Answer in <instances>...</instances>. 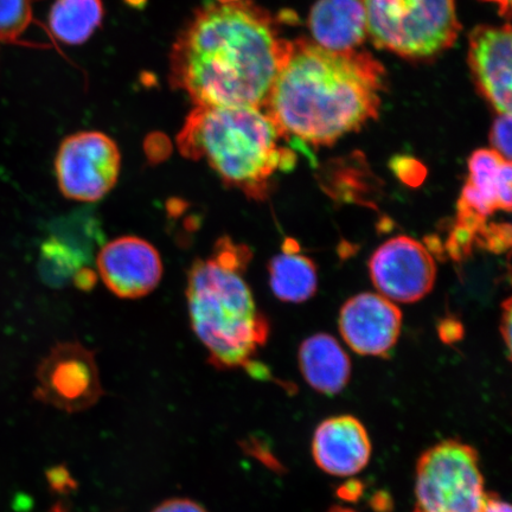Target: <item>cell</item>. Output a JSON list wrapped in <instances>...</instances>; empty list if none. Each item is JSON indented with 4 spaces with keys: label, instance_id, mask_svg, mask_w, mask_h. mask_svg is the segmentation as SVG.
I'll use <instances>...</instances> for the list:
<instances>
[{
    "label": "cell",
    "instance_id": "26",
    "mask_svg": "<svg viewBox=\"0 0 512 512\" xmlns=\"http://www.w3.org/2000/svg\"><path fill=\"white\" fill-rule=\"evenodd\" d=\"M484 512H511L510 504L503 501L501 497L494 492H488Z\"/></svg>",
    "mask_w": 512,
    "mask_h": 512
},
{
    "label": "cell",
    "instance_id": "15",
    "mask_svg": "<svg viewBox=\"0 0 512 512\" xmlns=\"http://www.w3.org/2000/svg\"><path fill=\"white\" fill-rule=\"evenodd\" d=\"M309 27L319 47L356 50L368 36L364 0H318L311 10Z\"/></svg>",
    "mask_w": 512,
    "mask_h": 512
},
{
    "label": "cell",
    "instance_id": "3",
    "mask_svg": "<svg viewBox=\"0 0 512 512\" xmlns=\"http://www.w3.org/2000/svg\"><path fill=\"white\" fill-rule=\"evenodd\" d=\"M251 259L247 246L221 238L209 258L196 260L188 274L191 328L209 362L221 370L249 366L270 334L243 278Z\"/></svg>",
    "mask_w": 512,
    "mask_h": 512
},
{
    "label": "cell",
    "instance_id": "27",
    "mask_svg": "<svg viewBox=\"0 0 512 512\" xmlns=\"http://www.w3.org/2000/svg\"><path fill=\"white\" fill-rule=\"evenodd\" d=\"M511 300L508 299L507 302L503 304V336L505 338V343H507L508 352L511 350Z\"/></svg>",
    "mask_w": 512,
    "mask_h": 512
},
{
    "label": "cell",
    "instance_id": "23",
    "mask_svg": "<svg viewBox=\"0 0 512 512\" xmlns=\"http://www.w3.org/2000/svg\"><path fill=\"white\" fill-rule=\"evenodd\" d=\"M395 171L398 172V175L403 179V182L408 184H419L422 179L419 175H425V170L419 171V163H416L415 160H409V169L407 166V158H400L398 162H396Z\"/></svg>",
    "mask_w": 512,
    "mask_h": 512
},
{
    "label": "cell",
    "instance_id": "25",
    "mask_svg": "<svg viewBox=\"0 0 512 512\" xmlns=\"http://www.w3.org/2000/svg\"><path fill=\"white\" fill-rule=\"evenodd\" d=\"M363 494V484L358 480H351V482L345 483L338 490V496L344 499V501L354 502Z\"/></svg>",
    "mask_w": 512,
    "mask_h": 512
},
{
    "label": "cell",
    "instance_id": "2",
    "mask_svg": "<svg viewBox=\"0 0 512 512\" xmlns=\"http://www.w3.org/2000/svg\"><path fill=\"white\" fill-rule=\"evenodd\" d=\"M384 74L367 51L294 41L265 111L287 140L332 145L377 118Z\"/></svg>",
    "mask_w": 512,
    "mask_h": 512
},
{
    "label": "cell",
    "instance_id": "20",
    "mask_svg": "<svg viewBox=\"0 0 512 512\" xmlns=\"http://www.w3.org/2000/svg\"><path fill=\"white\" fill-rule=\"evenodd\" d=\"M32 22L31 0H0V43L28 44L22 36Z\"/></svg>",
    "mask_w": 512,
    "mask_h": 512
},
{
    "label": "cell",
    "instance_id": "11",
    "mask_svg": "<svg viewBox=\"0 0 512 512\" xmlns=\"http://www.w3.org/2000/svg\"><path fill=\"white\" fill-rule=\"evenodd\" d=\"M402 313L392 300L362 293L344 304L339 329L349 347L363 356L387 357L398 342Z\"/></svg>",
    "mask_w": 512,
    "mask_h": 512
},
{
    "label": "cell",
    "instance_id": "16",
    "mask_svg": "<svg viewBox=\"0 0 512 512\" xmlns=\"http://www.w3.org/2000/svg\"><path fill=\"white\" fill-rule=\"evenodd\" d=\"M299 366L309 386L325 395H336L347 387L351 363L334 337L318 334L307 338L299 349Z\"/></svg>",
    "mask_w": 512,
    "mask_h": 512
},
{
    "label": "cell",
    "instance_id": "30",
    "mask_svg": "<svg viewBox=\"0 0 512 512\" xmlns=\"http://www.w3.org/2000/svg\"><path fill=\"white\" fill-rule=\"evenodd\" d=\"M328 512H357L354 509H350L347 507H341V505H336V507H332Z\"/></svg>",
    "mask_w": 512,
    "mask_h": 512
},
{
    "label": "cell",
    "instance_id": "4",
    "mask_svg": "<svg viewBox=\"0 0 512 512\" xmlns=\"http://www.w3.org/2000/svg\"><path fill=\"white\" fill-rule=\"evenodd\" d=\"M265 108L195 106L177 136L185 158L206 160L227 188L264 201L279 171H291L294 151ZM287 140V139H286Z\"/></svg>",
    "mask_w": 512,
    "mask_h": 512
},
{
    "label": "cell",
    "instance_id": "10",
    "mask_svg": "<svg viewBox=\"0 0 512 512\" xmlns=\"http://www.w3.org/2000/svg\"><path fill=\"white\" fill-rule=\"evenodd\" d=\"M96 265L108 290L124 299L147 296L163 275L157 249L137 236H121L106 243L96 256Z\"/></svg>",
    "mask_w": 512,
    "mask_h": 512
},
{
    "label": "cell",
    "instance_id": "24",
    "mask_svg": "<svg viewBox=\"0 0 512 512\" xmlns=\"http://www.w3.org/2000/svg\"><path fill=\"white\" fill-rule=\"evenodd\" d=\"M73 283L82 291H91L96 284V273L92 268H82V270L76 273Z\"/></svg>",
    "mask_w": 512,
    "mask_h": 512
},
{
    "label": "cell",
    "instance_id": "19",
    "mask_svg": "<svg viewBox=\"0 0 512 512\" xmlns=\"http://www.w3.org/2000/svg\"><path fill=\"white\" fill-rule=\"evenodd\" d=\"M91 256L69 245L59 236L51 235L40 251L41 277L49 286L60 287L73 281L76 273L88 267Z\"/></svg>",
    "mask_w": 512,
    "mask_h": 512
},
{
    "label": "cell",
    "instance_id": "22",
    "mask_svg": "<svg viewBox=\"0 0 512 512\" xmlns=\"http://www.w3.org/2000/svg\"><path fill=\"white\" fill-rule=\"evenodd\" d=\"M152 512H208L202 504L190 498H171L157 505Z\"/></svg>",
    "mask_w": 512,
    "mask_h": 512
},
{
    "label": "cell",
    "instance_id": "28",
    "mask_svg": "<svg viewBox=\"0 0 512 512\" xmlns=\"http://www.w3.org/2000/svg\"><path fill=\"white\" fill-rule=\"evenodd\" d=\"M483 2L496 3L499 8V14L510 18L511 0H483Z\"/></svg>",
    "mask_w": 512,
    "mask_h": 512
},
{
    "label": "cell",
    "instance_id": "14",
    "mask_svg": "<svg viewBox=\"0 0 512 512\" xmlns=\"http://www.w3.org/2000/svg\"><path fill=\"white\" fill-rule=\"evenodd\" d=\"M312 456L319 469L328 475H357L366 469L371 458L366 427L352 415L324 420L313 434Z\"/></svg>",
    "mask_w": 512,
    "mask_h": 512
},
{
    "label": "cell",
    "instance_id": "1",
    "mask_svg": "<svg viewBox=\"0 0 512 512\" xmlns=\"http://www.w3.org/2000/svg\"><path fill=\"white\" fill-rule=\"evenodd\" d=\"M292 49L270 12L249 2L209 4L179 31L170 85L195 106L265 108Z\"/></svg>",
    "mask_w": 512,
    "mask_h": 512
},
{
    "label": "cell",
    "instance_id": "8",
    "mask_svg": "<svg viewBox=\"0 0 512 512\" xmlns=\"http://www.w3.org/2000/svg\"><path fill=\"white\" fill-rule=\"evenodd\" d=\"M104 395L94 352L78 342L56 344L37 369L35 398L67 413L87 411Z\"/></svg>",
    "mask_w": 512,
    "mask_h": 512
},
{
    "label": "cell",
    "instance_id": "18",
    "mask_svg": "<svg viewBox=\"0 0 512 512\" xmlns=\"http://www.w3.org/2000/svg\"><path fill=\"white\" fill-rule=\"evenodd\" d=\"M102 0H55L49 12V30L68 46L86 43L104 21Z\"/></svg>",
    "mask_w": 512,
    "mask_h": 512
},
{
    "label": "cell",
    "instance_id": "6",
    "mask_svg": "<svg viewBox=\"0 0 512 512\" xmlns=\"http://www.w3.org/2000/svg\"><path fill=\"white\" fill-rule=\"evenodd\" d=\"M486 496L475 447L448 439L421 454L413 512H484Z\"/></svg>",
    "mask_w": 512,
    "mask_h": 512
},
{
    "label": "cell",
    "instance_id": "31",
    "mask_svg": "<svg viewBox=\"0 0 512 512\" xmlns=\"http://www.w3.org/2000/svg\"><path fill=\"white\" fill-rule=\"evenodd\" d=\"M217 4H233V3H241L246 2V0H215Z\"/></svg>",
    "mask_w": 512,
    "mask_h": 512
},
{
    "label": "cell",
    "instance_id": "9",
    "mask_svg": "<svg viewBox=\"0 0 512 512\" xmlns=\"http://www.w3.org/2000/svg\"><path fill=\"white\" fill-rule=\"evenodd\" d=\"M370 277L383 297L411 304L432 291L437 266L424 245L409 236H396L371 256Z\"/></svg>",
    "mask_w": 512,
    "mask_h": 512
},
{
    "label": "cell",
    "instance_id": "17",
    "mask_svg": "<svg viewBox=\"0 0 512 512\" xmlns=\"http://www.w3.org/2000/svg\"><path fill=\"white\" fill-rule=\"evenodd\" d=\"M268 271L272 291L283 302L304 303L317 291L316 266L307 256L298 253L296 241H285L283 253L274 256Z\"/></svg>",
    "mask_w": 512,
    "mask_h": 512
},
{
    "label": "cell",
    "instance_id": "13",
    "mask_svg": "<svg viewBox=\"0 0 512 512\" xmlns=\"http://www.w3.org/2000/svg\"><path fill=\"white\" fill-rule=\"evenodd\" d=\"M511 27L479 25L470 34L469 63L476 85L499 114L511 113Z\"/></svg>",
    "mask_w": 512,
    "mask_h": 512
},
{
    "label": "cell",
    "instance_id": "32",
    "mask_svg": "<svg viewBox=\"0 0 512 512\" xmlns=\"http://www.w3.org/2000/svg\"><path fill=\"white\" fill-rule=\"evenodd\" d=\"M51 512H66L60 505H56V507Z\"/></svg>",
    "mask_w": 512,
    "mask_h": 512
},
{
    "label": "cell",
    "instance_id": "5",
    "mask_svg": "<svg viewBox=\"0 0 512 512\" xmlns=\"http://www.w3.org/2000/svg\"><path fill=\"white\" fill-rule=\"evenodd\" d=\"M368 34L377 48L428 59L457 41L456 0H364Z\"/></svg>",
    "mask_w": 512,
    "mask_h": 512
},
{
    "label": "cell",
    "instance_id": "12",
    "mask_svg": "<svg viewBox=\"0 0 512 512\" xmlns=\"http://www.w3.org/2000/svg\"><path fill=\"white\" fill-rule=\"evenodd\" d=\"M511 162L495 150L482 149L469 159V179L458 202L457 221L485 226L497 210H511Z\"/></svg>",
    "mask_w": 512,
    "mask_h": 512
},
{
    "label": "cell",
    "instance_id": "21",
    "mask_svg": "<svg viewBox=\"0 0 512 512\" xmlns=\"http://www.w3.org/2000/svg\"><path fill=\"white\" fill-rule=\"evenodd\" d=\"M511 113L499 114L491 131V143L496 152L511 162Z\"/></svg>",
    "mask_w": 512,
    "mask_h": 512
},
{
    "label": "cell",
    "instance_id": "29",
    "mask_svg": "<svg viewBox=\"0 0 512 512\" xmlns=\"http://www.w3.org/2000/svg\"><path fill=\"white\" fill-rule=\"evenodd\" d=\"M389 504V497L386 495L381 494L374 497L373 507L377 511H388Z\"/></svg>",
    "mask_w": 512,
    "mask_h": 512
},
{
    "label": "cell",
    "instance_id": "7",
    "mask_svg": "<svg viewBox=\"0 0 512 512\" xmlns=\"http://www.w3.org/2000/svg\"><path fill=\"white\" fill-rule=\"evenodd\" d=\"M120 168L117 143L98 131L68 136L55 160L57 183L64 197L86 203L101 200L115 187Z\"/></svg>",
    "mask_w": 512,
    "mask_h": 512
}]
</instances>
